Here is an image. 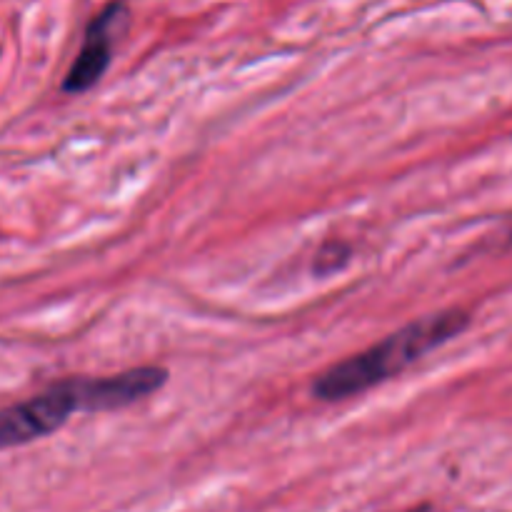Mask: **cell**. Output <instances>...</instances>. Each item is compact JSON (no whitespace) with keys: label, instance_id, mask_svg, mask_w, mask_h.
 Segmentation results:
<instances>
[{"label":"cell","instance_id":"7a4b0ae2","mask_svg":"<svg viewBox=\"0 0 512 512\" xmlns=\"http://www.w3.org/2000/svg\"><path fill=\"white\" fill-rule=\"evenodd\" d=\"M73 413H83L80 378L60 380L33 398L8 405L0 410V450L48 438L63 428Z\"/></svg>","mask_w":512,"mask_h":512},{"label":"cell","instance_id":"277c9868","mask_svg":"<svg viewBox=\"0 0 512 512\" xmlns=\"http://www.w3.org/2000/svg\"><path fill=\"white\" fill-rule=\"evenodd\" d=\"M168 380V373L155 365L125 370L105 378H80V395H83V413H103V410H120L145 400L160 390Z\"/></svg>","mask_w":512,"mask_h":512},{"label":"cell","instance_id":"6da1fadb","mask_svg":"<svg viewBox=\"0 0 512 512\" xmlns=\"http://www.w3.org/2000/svg\"><path fill=\"white\" fill-rule=\"evenodd\" d=\"M468 323L470 318L463 310H443V313L415 320L400 328L398 333L375 343L373 348L325 370L313 383V398L323 403H338V400L368 393L370 388L395 378L420 358L458 338L468 328Z\"/></svg>","mask_w":512,"mask_h":512},{"label":"cell","instance_id":"8992f818","mask_svg":"<svg viewBox=\"0 0 512 512\" xmlns=\"http://www.w3.org/2000/svg\"><path fill=\"white\" fill-rule=\"evenodd\" d=\"M413 512H428V508H420V510H413Z\"/></svg>","mask_w":512,"mask_h":512},{"label":"cell","instance_id":"3957f363","mask_svg":"<svg viewBox=\"0 0 512 512\" xmlns=\"http://www.w3.org/2000/svg\"><path fill=\"white\" fill-rule=\"evenodd\" d=\"M130 20V10L125 0H113L105 5L98 15L88 23L83 35V45L78 50V58L70 65L68 75L63 80L65 93H85L93 85L100 83V78L108 70L110 60H113L115 43L120 35L125 33Z\"/></svg>","mask_w":512,"mask_h":512},{"label":"cell","instance_id":"5b68a950","mask_svg":"<svg viewBox=\"0 0 512 512\" xmlns=\"http://www.w3.org/2000/svg\"><path fill=\"white\" fill-rule=\"evenodd\" d=\"M348 260H350V248L335 240V243H328L318 253V258H315V273H320V275L335 273V270L343 268Z\"/></svg>","mask_w":512,"mask_h":512}]
</instances>
